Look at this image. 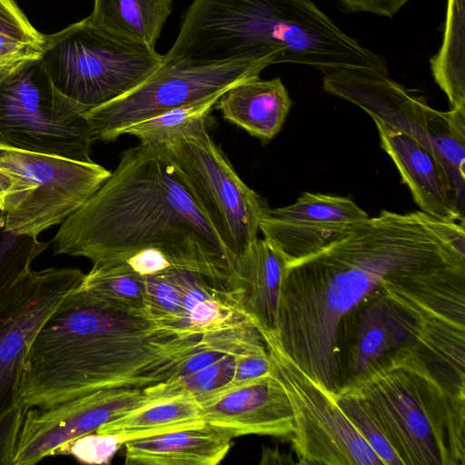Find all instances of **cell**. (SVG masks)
Returning <instances> with one entry per match:
<instances>
[{"label": "cell", "mask_w": 465, "mask_h": 465, "mask_svg": "<svg viewBox=\"0 0 465 465\" xmlns=\"http://www.w3.org/2000/svg\"><path fill=\"white\" fill-rule=\"evenodd\" d=\"M271 370V359L265 343L251 348L236 356L234 375L227 389L269 375Z\"/></svg>", "instance_id": "1f68e13d"}, {"label": "cell", "mask_w": 465, "mask_h": 465, "mask_svg": "<svg viewBox=\"0 0 465 465\" xmlns=\"http://www.w3.org/2000/svg\"><path fill=\"white\" fill-rule=\"evenodd\" d=\"M84 277L74 268L31 270L0 309V421L19 405L22 365L33 339Z\"/></svg>", "instance_id": "4fadbf2b"}, {"label": "cell", "mask_w": 465, "mask_h": 465, "mask_svg": "<svg viewBox=\"0 0 465 465\" xmlns=\"http://www.w3.org/2000/svg\"><path fill=\"white\" fill-rule=\"evenodd\" d=\"M26 411L18 405L0 421V465H13L15 446Z\"/></svg>", "instance_id": "d6a6232c"}, {"label": "cell", "mask_w": 465, "mask_h": 465, "mask_svg": "<svg viewBox=\"0 0 465 465\" xmlns=\"http://www.w3.org/2000/svg\"><path fill=\"white\" fill-rule=\"evenodd\" d=\"M135 272L143 275H153L174 268L165 253L157 248H144L122 259Z\"/></svg>", "instance_id": "836d02e7"}, {"label": "cell", "mask_w": 465, "mask_h": 465, "mask_svg": "<svg viewBox=\"0 0 465 465\" xmlns=\"http://www.w3.org/2000/svg\"><path fill=\"white\" fill-rule=\"evenodd\" d=\"M237 60L388 72L386 60L361 45L310 0H193L166 64Z\"/></svg>", "instance_id": "277c9868"}, {"label": "cell", "mask_w": 465, "mask_h": 465, "mask_svg": "<svg viewBox=\"0 0 465 465\" xmlns=\"http://www.w3.org/2000/svg\"><path fill=\"white\" fill-rule=\"evenodd\" d=\"M15 62H16V61H3V60H0V71L2 69H4L5 67H6L7 65L14 64Z\"/></svg>", "instance_id": "74e56055"}, {"label": "cell", "mask_w": 465, "mask_h": 465, "mask_svg": "<svg viewBox=\"0 0 465 465\" xmlns=\"http://www.w3.org/2000/svg\"><path fill=\"white\" fill-rule=\"evenodd\" d=\"M373 121L381 147L394 163L420 211L441 221L465 222L464 205L435 155L399 129Z\"/></svg>", "instance_id": "e0dca14e"}, {"label": "cell", "mask_w": 465, "mask_h": 465, "mask_svg": "<svg viewBox=\"0 0 465 465\" xmlns=\"http://www.w3.org/2000/svg\"><path fill=\"white\" fill-rule=\"evenodd\" d=\"M39 54L0 71V146L91 163L88 110L54 87Z\"/></svg>", "instance_id": "8992f818"}, {"label": "cell", "mask_w": 465, "mask_h": 465, "mask_svg": "<svg viewBox=\"0 0 465 465\" xmlns=\"http://www.w3.org/2000/svg\"><path fill=\"white\" fill-rule=\"evenodd\" d=\"M78 289L114 307L149 313L144 276L123 260L94 262Z\"/></svg>", "instance_id": "d4e9b609"}, {"label": "cell", "mask_w": 465, "mask_h": 465, "mask_svg": "<svg viewBox=\"0 0 465 465\" xmlns=\"http://www.w3.org/2000/svg\"><path fill=\"white\" fill-rule=\"evenodd\" d=\"M227 250L237 258L258 239L264 206L210 136L206 122L163 147Z\"/></svg>", "instance_id": "9c48e42d"}, {"label": "cell", "mask_w": 465, "mask_h": 465, "mask_svg": "<svg viewBox=\"0 0 465 465\" xmlns=\"http://www.w3.org/2000/svg\"><path fill=\"white\" fill-rule=\"evenodd\" d=\"M223 94L137 122L125 128L122 135L135 136L140 143L144 145L163 147L183 138L201 124L205 123L208 114Z\"/></svg>", "instance_id": "484cf974"}, {"label": "cell", "mask_w": 465, "mask_h": 465, "mask_svg": "<svg viewBox=\"0 0 465 465\" xmlns=\"http://www.w3.org/2000/svg\"><path fill=\"white\" fill-rule=\"evenodd\" d=\"M339 390L371 417L402 465L465 464V398L418 352L391 356Z\"/></svg>", "instance_id": "5b68a950"}, {"label": "cell", "mask_w": 465, "mask_h": 465, "mask_svg": "<svg viewBox=\"0 0 465 465\" xmlns=\"http://www.w3.org/2000/svg\"><path fill=\"white\" fill-rule=\"evenodd\" d=\"M465 262V225L421 211L383 210L348 235L290 262L279 302L276 344L324 391L340 389L337 336L341 318L386 278Z\"/></svg>", "instance_id": "6da1fadb"}, {"label": "cell", "mask_w": 465, "mask_h": 465, "mask_svg": "<svg viewBox=\"0 0 465 465\" xmlns=\"http://www.w3.org/2000/svg\"><path fill=\"white\" fill-rule=\"evenodd\" d=\"M128 465H217L228 454L232 438L204 423L167 433L126 440Z\"/></svg>", "instance_id": "d6986e66"}, {"label": "cell", "mask_w": 465, "mask_h": 465, "mask_svg": "<svg viewBox=\"0 0 465 465\" xmlns=\"http://www.w3.org/2000/svg\"><path fill=\"white\" fill-rule=\"evenodd\" d=\"M48 247L37 237L7 229L0 211V309L14 295L20 281L32 270V262Z\"/></svg>", "instance_id": "4316f807"}, {"label": "cell", "mask_w": 465, "mask_h": 465, "mask_svg": "<svg viewBox=\"0 0 465 465\" xmlns=\"http://www.w3.org/2000/svg\"><path fill=\"white\" fill-rule=\"evenodd\" d=\"M261 464H294L290 453L281 452L278 448H262Z\"/></svg>", "instance_id": "8d00e7d4"}, {"label": "cell", "mask_w": 465, "mask_h": 465, "mask_svg": "<svg viewBox=\"0 0 465 465\" xmlns=\"http://www.w3.org/2000/svg\"><path fill=\"white\" fill-rule=\"evenodd\" d=\"M0 166L21 178L27 190L2 212L7 229L37 237L76 212L111 172L91 162L0 146Z\"/></svg>", "instance_id": "7c38bea8"}, {"label": "cell", "mask_w": 465, "mask_h": 465, "mask_svg": "<svg viewBox=\"0 0 465 465\" xmlns=\"http://www.w3.org/2000/svg\"><path fill=\"white\" fill-rule=\"evenodd\" d=\"M173 0H94L87 20L115 36L155 50Z\"/></svg>", "instance_id": "7402d4cb"}, {"label": "cell", "mask_w": 465, "mask_h": 465, "mask_svg": "<svg viewBox=\"0 0 465 465\" xmlns=\"http://www.w3.org/2000/svg\"><path fill=\"white\" fill-rule=\"evenodd\" d=\"M205 344L204 335L171 329L77 287L33 339L18 404L44 409L102 389H145L167 381Z\"/></svg>", "instance_id": "3957f363"}, {"label": "cell", "mask_w": 465, "mask_h": 465, "mask_svg": "<svg viewBox=\"0 0 465 465\" xmlns=\"http://www.w3.org/2000/svg\"><path fill=\"white\" fill-rule=\"evenodd\" d=\"M206 423L229 435H268L291 439L292 407L281 381L271 372L231 387L201 401Z\"/></svg>", "instance_id": "2e32d148"}, {"label": "cell", "mask_w": 465, "mask_h": 465, "mask_svg": "<svg viewBox=\"0 0 465 465\" xmlns=\"http://www.w3.org/2000/svg\"><path fill=\"white\" fill-rule=\"evenodd\" d=\"M264 342L271 372L281 381L292 407L294 429L290 440L297 462L383 465L333 394L315 383L276 344Z\"/></svg>", "instance_id": "8fae6325"}, {"label": "cell", "mask_w": 465, "mask_h": 465, "mask_svg": "<svg viewBox=\"0 0 465 465\" xmlns=\"http://www.w3.org/2000/svg\"><path fill=\"white\" fill-rule=\"evenodd\" d=\"M165 273L182 294L183 314L176 331L204 335L252 322L233 291L191 271L172 268Z\"/></svg>", "instance_id": "44dd1931"}, {"label": "cell", "mask_w": 465, "mask_h": 465, "mask_svg": "<svg viewBox=\"0 0 465 465\" xmlns=\"http://www.w3.org/2000/svg\"><path fill=\"white\" fill-rule=\"evenodd\" d=\"M53 245L56 254L93 262L157 248L174 268L235 288L236 258L162 147L125 150L104 183L61 223Z\"/></svg>", "instance_id": "7a4b0ae2"}, {"label": "cell", "mask_w": 465, "mask_h": 465, "mask_svg": "<svg viewBox=\"0 0 465 465\" xmlns=\"http://www.w3.org/2000/svg\"><path fill=\"white\" fill-rule=\"evenodd\" d=\"M269 66L255 60L209 64H163L141 84L88 110L94 140L112 142L128 126L224 93Z\"/></svg>", "instance_id": "30bf717a"}, {"label": "cell", "mask_w": 465, "mask_h": 465, "mask_svg": "<svg viewBox=\"0 0 465 465\" xmlns=\"http://www.w3.org/2000/svg\"><path fill=\"white\" fill-rule=\"evenodd\" d=\"M201 403L193 396L177 395L149 402L100 426L95 431L125 441L204 424Z\"/></svg>", "instance_id": "603a6c76"}, {"label": "cell", "mask_w": 465, "mask_h": 465, "mask_svg": "<svg viewBox=\"0 0 465 465\" xmlns=\"http://www.w3.org/2000/svg\"><path fill=\"white\" fill-rule=\"evenodd\" d=\"M430 64L450 109H465V0H447L442 43Z\"/></svg>", "instance_id": "cb8c5ba5"}, {"label": "cell", "mask_w": 465, "mask_h": 465, "mask_svg": "<svg viewBox=\"0 0 465 465\" xmlns=\"http://www.w3.org/2000/svg\"><path fill=\"white\" fill-rule=\"evenodd\" d=\"M125 440L116 435L96 431L78 437L59 450L86 464H108Z\"/></svg>", "instance_id": "f546056e"}, {"label": "cell", "mask_w": 465, "mask_h": 465, "mask_svg": "<svg viewBox=\"0 0 465 465\" xmlns=\"http://www.w3.org/2000/svg\"><path fill=\"white\" fill-rule=\"evenodd\" d=\"M348 10L385 17L394 16L411 0H339Z\"/></svg>", "instance_id": "e575fe53"}, {"label": "cell", "mask_w": 465, "mask_h": 465, "mask_svg": "<svg viewBox=\"0 0 465 465\" xmlns=\"http://www.w3.org/2000/svg\"><path fill=\"white\" fill-rule=\"evenodd\" d=\"M150 315L158 322L174 329L183 314L182 294L165 273L144 276Z\"/></svg>", "instance_id": "83f0119b"}, {"label": "cell", "mask_w": 465, "mask_h": 465, "mask_svg": "<svg viewBox=\"0 0 465 465\" xmlns=\"http://www.w3.org/2000/svg\"><path fill=\"white\" fill-rule=\"evenodd\" d=\"M215 105L225 120L268 142L281 131L292 100L279 77L262 80L258 76L227 89Z\"/></svg>", "instance_id": "ffe728a7"}, {"label": "cell", "mask_w": 465, "mask_h": 465, "mask_svg": "<svg viewBox=\"0 0 465 465\" xmlns=\"http://www.w3.org/2000/svg\"><path fill=\"white\" fill-rule=\"evenodd\" d=\"M368 217L348 197L305 192L287 206L265 207L260 231L292 262L342 239Z\"/></svg>", "instance_id": "9a60e30c"}, {"label": "cell", "mask_w": 465, "mask_h": 465, "mask_svg": "<svg viewBox=\"0 0 465 465\" xmlns=\"http://www.w3.org/2000/svg\"><path fill=\"white\" fill-rule=\"evenodd\" d=\"M152 401L144 389L118 387L44 409L30 408L25 414L13 465H33L58 455L74 439Z\"/></svg>", "instance_id": "5bb4252c"}, {"label": "cell", "mask_w": 465, "mask_h": 465, "mask_svg": "<svg viewBox=\"0 0 465 465\" xmlns=\"http://www.w3.org/2000/svg\"><path fill=\"white\" fill-rule=\"evenodd\" d=\"M39 56L54 87L87 110L133 90L164 61L156 50L99 29L87 18L45 35Z\"/></svg>", "instance_id": "52a82bcc"}, {"label": "cell", "mask_w": 465, "mask_h": 465, "mask_svg": "<svg viewBox=\"0 0 465 465\" xmlns=\"http://www.w3.org/2000/svg\"><path fill=\"white\" fill-rule=\"evenodd\" d=\"M27 190L25 182L0 166V211L4 212L15 199Z\"/></svg>", "instance_id": "d590c367"}, {"label": "cell", "mask_w": 465, "mask_h": 465, "mask_svg": "<svg viewBox=\"0 0 465 465\" xmlns=\"http://www.w3.org/2000/svg\"><path fill=\"white\" fill-rule=\"evenodd\" d=\"M333 396L341 409L381 459L383 465H402L378 425L360 403L341 390H339Z\"/></svg>", "instance_id": "f1b7e54d"}, {"label": "cell", "mask_w": 465, "mask_h": 465, "mask_svg": "<svg viewBox=\"0 0 465 465\" xmlns=\"http://www.w3.org/2000/svg\"><path fill=\"white\" fill-rule=\"evenodd\" d=\"M289 259L262 238L235 262V296L263 340L276 336L279 302Z\"/></svg>", "instance_id": "ac0fdd59"}, {"label": "cell", "mask_w": 465, "mask_h": 465, "mask_svg": "<svg viewBox=\"0 0 465 465\" xmlns=\"http://www.w3.org/2000/svg\"><path fill=\"white\" fill-rule=\"evenodd\" d=\"M322 88L372 120L411 136L437 158L465 205V109L439 111L391 79L388 72L335 67L322 72Z\"/></svg>", "instance_id": "ba28073f"}, {"label": "cell", "mask_w": 465, "mask_h": 465, "mask_svg": "<svg viewBox=\"0 0 465 465\" xmlns=\"http://www.w3.org/2000/svg\"><path fill=\"white\" fill-rule=\"evenodd\" d=\"M0 36L39 51L45 40L14 0H0Z\"/></svg>", "instance_id": "4dcf8cb0"}]
</instances>
